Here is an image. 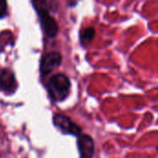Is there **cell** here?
Returning a JSON list of instances; mask_svg holds the SVG:
<instances>
[{"instance_id":"obj_1","label":"cell","mask_w":158,"mask_h":158,"mask_svg":"<svg viewBox=\"0 0 158 158\" xmlns=\"http://www.w3.org/2000/svg\"><path fill=\"white\" fill-rule=\"evenodd\" d=\"M71 83L69 77L63 73H58L51 77L48 82V91L55 101L65 100L70 91Z\"/></svg>"},{"instance_id":"obj_2","label":"cell","mask_w":158,"mask_h":158,"mask_svg":"<svg viewBox=\"0 0 158 158\" xmlns=\"http://www.w3.org/2000/svg\"><path fill=\"white\" fill-rule=\"evenodd\" d=\"M54 124L65 134H71L79 137L81 133V129L65 115L56 114L54 117Z\"/></svg>"},{"instance_id":"obj_3","label":"cell","mask_w":158,"mask_h":158,"mask_svg":"<svg viewBox=\"0 0 158 158\" xmlns=\"http://www.w3.org/2000/svg\"><path fill=\"white\" fill-rule=\"evenodd\" d=\"M38 14L40 17L42 27L46 35L50 38L55 37L58 32V25L56 19L49 14L48 10H46L45 8L39 9Z\"/></svg>"},{"instance_id":"obj_4","label":"cell","mask_w":158,"mask_h":158,"mask_svg":"<svg viewBox=\"0 0 158 158\" xmlns=\"http://www.w3.org/2000/svg\"><path fill=\"white\" fill-rule=\"evenodd\" d=\"M62 61V56L59 52H50L46 54L41 61V73L42 75H47L52 72L56 68L59 67Z\"/></svg>"},{"instance_id":"obj_5","label":"cell","mask_w":158,"mask_h":158,"mask_svg":"<svg viewBox=\"0 0 158 158\" xmlns=\"http://www.w3.org/2000/svg\"><path fill=\"white\" fill-rule=\"evenodd\" d=\"M94 141L88 134H81L78 137V149L81 158H93L94 155Z\"/></svg>"},{"instance_id":"obj_6","label":"cell","mask_w":158,"mask_h":158,"mask_svg":"<svg viewBox=\"0 0 158 158\" xmlns=\"http://www.w3.org/2000/svg\"><path fill=\"white\" fill-rule=\"evenodd\" d=\"M0 88L6 93H13L17 88V83L13 72L7 69L0 73Z\"/></svg>"},{"instance_id":"obj_7","label":"cell","mask_w":158,"mask_h":158,"mask_svg":"<svg viewBox=\"0 0 158 158\" xmlns=\"http://www.w3.org/2000/svg\"><path fill=\"white\" fill-rule=\"evenodd\" d=\"M95 36V29L94 27H87L83 29L80 33V42L82 46H87L90 44Z\"/></svg>"},{"instance_id":"obj_8","label":"cell","mask_w":158,"mask_h":158,"mask_svg":"<svg viewBox=\"0 0 158 158\" xmlns=\"http://www.w3.org/2000/svg\"><path fill=\"white\" fill-rule=\"evenodd\" d=\"M7 12V4L6 1L0 0V19L5 17Z\"/></svg>"}]
</instances>
